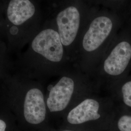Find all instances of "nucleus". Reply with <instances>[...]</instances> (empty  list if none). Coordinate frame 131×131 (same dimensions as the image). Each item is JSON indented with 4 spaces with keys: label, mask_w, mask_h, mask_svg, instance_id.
<instances>
[{
    "label": "nucleus",
    "mask_w": 131,
    "mask_h": 131,
    "mask_svg": "<svg viewBox=\"0 0 131 131\" xmlns=\"http://www.w3.org/2000/svg\"><path fill=\"white\" fill-rule=\"evenodd\" d=\"M59 34L48 29L41 31L35 38L32 43L33 50L48 60L58 62L61 60L63 48Z\"/></svg>",
    "instance_id": "obj_1"
},
{
    "label": "nucleus",
    "mask_w": 131,
    "mask_h": 131,
    "mask_svg": "<svg viewBox=\"0 0 131 131\" xmlns=\"http://www.w3.org/2000/svg\"><path fill=\"white\" fill-rule=\"evenodd\" d=\"M80 14L74 6L67 8L58 14L56 22L62 44L69 46L74 40L79 27Z\"/></svg>",
    "instance_id": "obj_2"
},
{
    "label": "nucleus",
    "mask_w": 131,
    "mask_h": 131,
    "mask_svg": "<svg viewBox=\"0 0 131 131\" xmlns=\"http://www.w3.org/2000/svg\"><path fill=\"white\" fill-rule=\"evenodd\" d=\"M112 26L111 20L106 17H99L93 20L84 37V50L92 52L98 48L110 34Z\"/></svg>",
    "instance_id": "obj_3"
},
{
    "label": "nucleus",
    "mask_w": 131,
    "mask_h": 131,
    "mask_svg": "<svg viewBox=\"0 0 131 131\" xmlns=\"http://www.w3.org/2000/svg\"><path fill=\"white\" fill-rule=\"evenodd\" d=\"M46 109L44 97L40 90L32 89L26 94L24 103L25 121L31 125H38L44 121Z\"/></svg>",
    "instance_id": "obj_4"
},
{
    "label": "nucleus",
    "mask_w": 131,
    "mask_h": 131,
    "mask_svg": "<svg viewBox=\"0 0 131 131\" xmlns=\"http://www.w3.org/2000/svg\"><path fill=\"white\" fill-rule=\"evenodd\" d=\"M74 83L71 78L63 77L52 88L47 99L48 107L52 112L65 109L74 91Z\"/></svg>",
    "instance_id": "obj_5"
},
{
    "label": "nucleus",
    "mask_w": 131,
    "mask_h": 131,
    "mask_svg": "<svg viewBox=\"0 0 131 131\" xmlns=\"http://www.w3.org/2000/svg\"><path fill=\"white\" fill-rule=\"evenodd\" d=\"M131 58V45L122 41L115 47L104 61V70L109 75H120L125 70Z\"/></svg>",
    "instance_id": "obj_6"
},
{
    "label": "nucleus",
    "mask_w": 131,
    "mask_h": 131,
    "mask_svg": "<svg viewBox=\"0 0 131 131\" xmlns=\"http://www.w3.org/2000/svg\"><path fill=\"white\" fill-rule=\"evenodd\" d=\"M100 105L93 99H88L83 101L69 113L67 120L72 124H80L95 121L101 117L98 113Z\"/></svg>",
    "instance_id": "obj_7"
},
{
    "label": "nucleus",
    "mask_w": 131,
    "mask_h": 131,
    "mask_svg": "<svg viewBox=\"0 0 131 131\" xmlns=\"http://www.w3.org/2000/svg\"><path fill=\"white\" fill-rule=\"evenodd\" d=\"M35 7L30 0H10L7 9V18L15 25H20L33 16Z\"/></svg>",
    "instance_id": "obj_8"
},
{
    "label": "nucleus",
    "mask_w": 131,
    "mask_h": 131,
    "mask_svg": "<svg viewBox=\"0 0 131 131\" xmlns=\"http://www.w3.org/2000/svg\"><path fill=\"white\" fill-rule=\"evenodd\" d=\"M122 91L124 103L131 107V81L127 82L122 86Z\"/></svg>",
    "instance_id": "obj_9"
},
{
    "label": "nucleus",
    "mask_w": 131,
    "mask_h": 131,
    "mask_svg": "<svg viewBox=\"0 0 131 131\" xmlns=\"http://www.w3.org/2000/svg\"><path fill=\"white\" fill-rule=\"evenodd\" d=\"M117 126L121 131H131V116L125 115L120 117Z\"/></svg>",
    "instance_id": "obj_10"
},
{
    "label": "nucleus",
    "mask_w": 131,
    "mask_h": 131,
    "mask_svg": "<svg viewBox=\"0 0 131 131\" xmlns=\"http://www.w3.org/2000/svg\"><path fill=\"white\" fill-rule=\"evenodd\" d=\"M8 125L4 119L0 118V131H7Z\"/></svg>",
    "instance_id": "obj_11"
},
{
    "label": "nucleus",
    "mask_w": 131,
    "mask_h": 131,
    "mask_svg": "<svg viewBox=\"0 0 131 131\" xmlns=\"http://www.w3.org/2000/svg\"><path fill=\"white\" fill-rule=\"evenodd\" d=\"M69 131V130H64V131Z\"/></svg>",
    "instance_id": "obj_12"
}]
</instances>
